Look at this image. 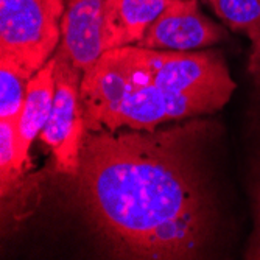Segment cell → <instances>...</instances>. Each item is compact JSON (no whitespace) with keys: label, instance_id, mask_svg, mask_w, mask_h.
<instances>
[{"label":"cell","instance_id":"cell-1","mask_svg":"<svg viewBox=\"0 0 260 260\" xmlns=\"http://www.w3.org/2000/svg\"><path fill=\"white\" fill-rule=\"evenodd\" d=\"M209 123L167 129L86 131L75 195L117 255L195 258L214 224L201 169Z\"/></svg>","mask_w":260,"mask_h":260},{"label":"cell","instance_id":"cell-2","mask_svg":"<svg viewBox=\"0 0 260 260\" xmlns=\"http://www.w3.org/2000/svg\"><path fill=\"white\" fill-rule=\"evenodd\" d=\"M235 90L218 50H106L83 74L81 109L87 131L156 129L172 120L220 111Z\"/></svg>","mask_w":260,"mask_h":260},{"label":"cell","instance_id":"cell-3","mask_svg":"<svg viewBox=\"0 0 260 260\" xmlns=\"http://www.w3.org/2000/svg\"><path fill=\"white\" fill-rule=\"evenodd\" d=\"M62 0H0V56L35 75L61 41Z\"/></svg>","mask_w":260,"mask_h":260},{"label":"cell","instance_id":"cell-4","mask_svg":"<svg viewBox=\"0 0 260 260\" xmlns=\"http://www.w3.org/2000/svg\"><path fill=\"white\" fill-rule=\"evenodd\" d=\"M53 59L55 102L39 137L50 148L56 170L74 178L80 170V154L87 131L80 97L83 70L58 52Z\"/></svg>","mask_w":260,"mask_h":260},{"label":"cell","instance_id":"cell-5","mask_svg":"<svg viewBox=\"0 0 260 260\" xmlns=\"http://www.w3.org/2000/svg\"><path fill=\"white\" fill-rule=\"evenodd\" d=\"M224 38V28L201 13L198 0H170L136 45L190 52L214 45Z\"/></svg>","mask_w":260,"mask_h":260},{"label":"cell","instance_id":"cell-6","mask_svg":"<svg viewBox=\"0 0 260 260\" xmlns=\"http://www.w3.org/2000/svg\"><path fill=\"white\" fill-rule=\"evenodd\" d=\"M105 0H70L61 22V41L56 52L64 55L83 74L106 52L103 42Z\"/></svg>","mask_w":260,"mask_h":260},{"label":"cell","instance_id":"cell-7","mask_svg":"<svg viewBox=\"0 0 260 260\" xmlns=\"http://www.w3.org/2000/svg\"><path fill=\"white\" fill-rule=\"evenodd\" d=\"M170 0H105V49L136 45Z\"/></svg>","mask_w":260,"mask_h":260},{"label":"cell","instance_id":"cell-8","mask_svg":"<svg viewBox=\"0 0 260 260\" xmlns=\"http://www.w3.org/2000/svg\"><path fill=\"white\" fill-rule=\"evenodd\" d=\"M55 89V59L52 56L28 81L27 97L17 120V150L22 167H25V162L28 160L33 140L41 134L50 117Z\"/></svg>","mask_w":260,"mask_h":260},{"label":"cell","instance_id":"cell-9","mask_svg":"<svg viewBox=\"0 0 260 260\" xmlns=\"http://www.w3.org/2000/svg\"><path fill=\"white\" fill-rule=\"evenodd\" d=\"M215 13L231 30L242 31L251 41L248 70L260 66V0H218Z\"/></svg>","mask_w":260,"mask_h":260},{"label":"cell","instance_id":"cell-10","mask_svg":"<svg viewBox=\"0 0 260 260\" xmlns=\"http://www.w3.org/2000/svg\"><path fill=\"white\" fill-rule=\"evenodd\" d=\"M31 74L10 58L0 56V120H19Z\"/></svg>","mask_w":260,"mask_h":260},{"label":"cell","instance_id":"cell-11","mask_svg":"<svg viewBox=\"0 0 260 260\" xmlns=\"http://www.w3.org/2000/svg\"><path fill=\"white\" fill-rule=\"evenodd\" d=\"M23 167L17 150V122L0 120V179L2 198H7L14 184L22 176Z\"/></svg>","mask_w":260,"mask_h":260},{"label":"cell","instance_id":"cell-12","mask_svg":"<svg viewBox=\"0 0 260 260\" xmlns=\"http://www.w3.org/2000/svg\"><path fill=\"white\" fill-rule=\"evenodd\" d=\"M249 75L252 77V83L255 87V99L260 108V66L249 69ZM258 160H257V172H255V182H254V231L251 235L249 249L246 252V258H258L260 260V150H258Z\"/></svg>","mask_w":260,"mask_h":260},{"label":"cell","instance_id":"cell-13","mask_svg":"<svg viewBox=\"0 0 260 260\" xmlns=\"http://www.w3.org/2000/svg\"><path fill=\"white\" fill-rule=\"evenodd\" d=\"M206 2L212 5V8H214V11L217 10V7H218V0H206Z\"/></svg>","mask_w":260,"mask_h":260},{"label":"cell","instance_id":"cell-14","mask_svg":"<svg viewBox=\"0 0 260 260\" xmlns=\"http://www.w3.org/2000/svg\"><path fill=\"white\" fill-rule=\"evenodd\" d=\"M67 2H70V0H67Z\"/></svg>","mask_w":260,"mask_h":260}]
</instances>
